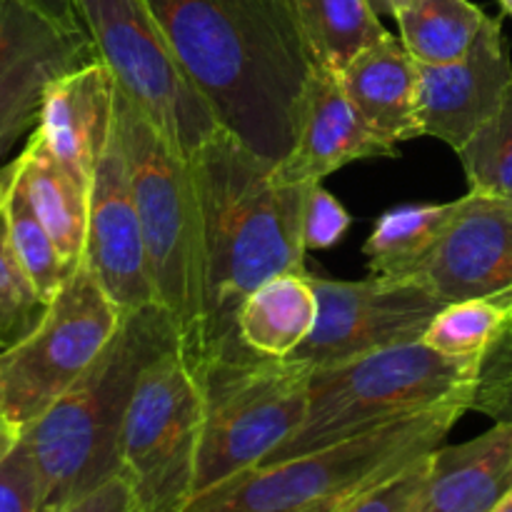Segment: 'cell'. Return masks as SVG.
I'll use <instances>...</instances> for the list:
<instances>
[{
    "mask_svg": "<svg viewBox=\"0 0 512 512\" xmlns=\"http://www.w3.org/2000/svg\"><path fill=\"white\" fill-rule=\"evenodd\" d=\"M338 78L360 118L380 138L398 148L423 135L418 120L420 65L400 38L388 35L383 43L360 53Z\"/></svg>",
    "mask_w": 512,
    "mask_h": 512,
    "instance_id": "cell-19",
    "label": "cell"
},
{
    "mask_svg": "<svg viewBox=\"0 0 512 512\" xmlns=\"http://www.w3.org/2000/svg\"><path fill=\"white\" fill-rule=\"evenodd\" d=\"M350 228V213L323 183L308 185L303 205V243L305 250L333 248Z\"/></svg>",
    "mask_w": 512,
    "mask_h": 512,
    "instance_id": "cell-32",
    "label": "cell"
},
{
    "mask_svg": "<svg viewBox=\"0 0 512 512\" xmlns=\"http://www.w3.org/2000/svg\"><path fill=\"white\" fill-rule=\"evenodd\" d=\"M470 190L512 203V85L490 120L458 150Z\"/></svg>",
    "mask_w": 512,
    "mask_h": 512,
    "instance_id": "cell-27",
    "label": "cell"
},
{
    "mask_svg": "<svg viewBox=\"0 0 512 512\" xmlns=\"http://www.w3.org/2000/svg\"><path fill=\"white\" fill-rule=\"evenodd\" d=\"M490 300L505 310V323L480 363L478 388L470 410H480L498 423L512 420V288Z\"/></svg>",
    "mask_w": 512,
    "mask_h": 512,
    "instance_id": "cell-29",
    "label": "cell"
},
{
    "mask_svg": "<svg viewBox=\"0 0 512 512\" xmlns=\"http://www.w3.org/2000/svg\"><path fill=\"white\" fill-rule=\"evenodd\" d=\"M45 303L20 268L8 240L5 218L0 215V348L18 343L35 328Z\"/></svg>",
    "mask_w": 512,
    "mask_h": 512,
    "instance_id": "cell-28",
    "label": "cell"
},
{
    "mask_svg": "<svg viewBox=\"0 0 512 512\" xmlns=\"http://www.w3.org/2000/svg\"><path fill=\"white\" fill-rule=\"evenodd\" d=\"M512 490V420L430 455V475L415 512H493Z\"/></svg>",
    "mask_w": 512,
    "mask_h": 512,
    "instance_id": "cell-18",
    "label": "cell"
},
{
    "mask_svg": "<svg viewBox=\"0 0 512 512\" xmlns=\"http://www.w3.org/2000/svg\"><path fill=\"white\" fill-rule=\"evenodd\" d=\"M80 263L123 313L155 303L143 230L118 130L95 165L90 183L88 235Z\"/></svg>",
    "mask_w": 512,
    "mask_h": 512,
    "instance_id": "cell-13",
    "label": "cell"
},
{
    "mask_svg": "<svg viewBox=\"0 0 512 512\" xmlns=\"http://www.w3.org/2000/svg\"><path fill=\"white\" fill-rule=\"evenodd\" d=\"M510 85L512 60L503 25L488 18L463 58L420 65V133L443 140L458 153L475 130L493 118Z\"/></svg>",
    "mask_w": 512,
    "mask_h": 512,
    "instance_id": "cell-14",
    "label": "cell"
},
{
    "mask_svg": "<svg viewBox=\"0 0 512 512\" xmlns=\"http://www.w3.org/2000/svg\"><path fill=\"white\" fill-rule=\"evenodd\" d=\"M123 315L78 263L35 328L0 350V413L23 430L35 423L88 373L118 333Z\"/></svg>",
    "mask_w": 512,
    "mask_h": 512,
    "instance_id": "cell-9",
    "label": "cell"
},
{
    "mask_svg": "<svg viewBox=\"0 0 512 512\" xmlns=\"http://www.w3.org/2000/svg\"><path fill=\"white\" fill-rule=\"evenodd\" d=\"M420 280L443 303L495 298L512 288V203L475 193L458 198L453 220Z\"/></svg>",
    "mask_w": 512,
    "mask_h": 512,
    "instance_id": "cell-15",
    "label": "cell"
},
{
    "mask_svg": "<svg viewBox=\"0 0 512 512\" xmlns=\"http://www.w3.org/2000/svg\"><path fill=\"white\" fill-rule=\"evenodd\" d=\"M458 200L438 205H400L373 225L363 253L380 278H420L453 220Z\"/></svg>",
    "mask_w": 512,
    "mask_h": 512,
    "instance_id": "cell-23",
    "label": "cell"
},
{
    "mask_svg": "<svg viewBox=\"0 0 512 512\" xmlns=\"http://www.w3.org/2000/svg\"><path fill=\"white\" fill-rule=\"evenodd\" d=\"M310 63L333 73L388 38L373 0H288Z\"/></svg>",
    "mask_w": 512,
    "mask_h": 512,
    "instance_id": "cell-22",
    "label": "cell"
},
{
    "mask_svg": "<svg viewBox=\"0 0 512 512\" xmlns=\"http://www.w3.org/2000/svg\"><path fill=\"white\" fill-rule=\"evenodd\" d=\"M220 128L280 163L293 148L310 55L288 0H148Z\"/></svg>",
    "mask_w": 512,
    "mask_h": 512,
    "instance_id": "cell-1",
    "label": "cell"
},
{
    "mask_svg": "<svg viewBox=\"0 0 512 512\" xmlns=\"http://www.w3.org/2000/svg\"><path fill=\"white\" fill-rule=\"evenodd\" d=\"M3 218L5 228H8L10 248H13L20 268L25 270L40 300L48 305L75 268H68L55 240L50 238L45 225L40 223L35 210L30 208L18 178L13 180L8 190V198H5L3 205Z\"/></svg>",
    "mask_w": 512,
    "mask_h": 512,
    "instance_id": "cell-25",
    "label": "cell"
},
{
    "mask_svg": "<svg viewBox=\"0 0 512 512\" xmlns=\"http://www.w3.org/2000/svg\"><path fill=\"white\" fill-rule=\"evenodd\" d=\"M115 130L128 160L155 303L190 355L203 320V220L193 168L118 88Z\"/></svg>",
    "mask_w": 512,
    "mask_h": 512,
    "instance_id": "cell-6",
    "label": "cell"
},
{
    "mask_svg": "<svg viewBox=\"0 0 512 512\" xmlns=\"http://www.w3.org/2000/svg\"><path fill=\"white\" fill-rule=\"evenodd\" d=\"M505 323V310L490 298L448 303L423 335V343L450 360L483 363Z\"/></svg>",
    "mask_w": 512,
    "mask_h": 512,
    "instance_id": "cell-26",
    "label": "cell"
},
{
    "mask_svg": "<svg viewBox=\"0 0 512 512\" xmlns=\"http://www.w3.org/2000/svg\"><path fill=\"white\" fill-rule=\"evenodd\" d=\"M73 5L115 88L185 160L223 130L148 0H73Z\"/></svg>",
    "mask_w": 512,
    "mask_h": 512,
    "instance_id": "cell-8",
    "label": "cell"
},
{
    "mask_svg": "<svg viewBox=\"0 0 512 512\" xmlns=\"http://www.w3.org/2000/svg\"><path fill=\"white\" fill-rule=\"evenodd\" d=\"M318 323V295L308 273H285L265 280L245 298L238 335L260 358L285 360L310 338Z\"/></svg>",
    "mask_w": 512,
    "mask_h": 512,
    "instance_id": "cell-21",
    "label": "cell"
},
{
    "mask_svg": "<svg viewBox=\"0 0 512 512\" xmlns=\"http://www.w3.org/2000/svg\"><path fill=\"white\" fill-rule=\"evenodd\" d=\"M500 8H503L505 15H510L512 18V0H500Z\"/></svg>",
    "mask_w": 512,
    "mask_h": 512,
    "instance_id": "cell-40",
    "label": "cell"
},
{
    "mask_svg": "<svg viewBox=\"0 0 512 512\" xmlns=\"http://www.w3.org/2000/svg\"><path fill=\"white\" fill-rule=\"evenodd\" d=\"M50 153L90 188L115 133V80L98 58L60 75L48 88L38 125Z\"/></svg>",
    "mask_w": 512,
    "mask_h": 512,
    "instance_id": "cell-17",
    "label": "cell"
},
{
    "mask_svg": "<svg viewBox=\"0 0 512 512\" xmlns=\"http://www.w3.org/2000/svg\"><path fill=\"white\" fill-rule=\"evenodd\" d=\"M20 440H23V428L0 413V463L18 448Z\"/></svg>",
    "mask_w": 512,
    "mask_h": 512,
    "instance_id": "cell-35",
    "label": "cell"
},
{
    "mask_svg": "<svg viewBox=\"0 0 512 512\" xmlns=\"http://www.w3.org/2000/svg\"><path fill=\"white\" fill-rule=\"evenodd\" d=\"M203 398L180 348L140 378L123 425L120 475L140 512H185L195 495Z\"/></svg>",
    "mask_w": 512,
    "mask_h": 512,
    "instance_id": "cell-10",
    "label": "cell"
},
{
    "mask_svg": "<svg viewBox=\"0 0 512 512\" xmlns=\"http://www.w3.org/2000/svg\"><path fill=\"white\" fill-rule=\"evenodd\" d=\"M95 60L85 30H65L20 0H0V165L38 125L60 75Z\"/></svg>",
    "mask_w": 512,
    "mask_h": 512,
    "instance_id": "cell-12",
    "label": "cell"
},
{
    "mask_svg": "<svg viewBox=\"0 0 512 512\" xmlns=\"http://www.w3.org/2000/svg\"><path fill=\"white\" fill-rule=\"evenodd\" d=\"M468 413L445 405L295 458L255 465L198 493L185 512H305L340 503L445 443Z\"/></svg>",
    "mask_w": 512,
    "mask_h": 512,
    "instance_id": "cell-5",
    "label": "cell"
},
{
    "mask_svg": "<svg viewBox=\"0 0 512 512\" xmlns=\"http://www.w3.org/2000/svg\"><path fill=\"white\" fill-rule=\"evenodd\" d=\"M28 8L38 10L40 15H45L48 20H53L55 25L65 30H85L83 23L78 18V10H75L73 0H20Z\"/></svg>",
    "mask_w": 512,
    "mask_h": 512,
    "instance_id": "cell-34",
    "label": "cell"
},
{
    "mask_svg": "<svg viewBox=\"0 0 512 512\" xmlns=\"http://www.w3.org/2000/svg\"><path fill=\"white\" fill-rule=\"evenodd\" d=\"M180 348L158 303L130 310L88 373L23 430L43 485V512H60L120 475L123 425L150 363Z\"/></svg>",
    "mask_w": 512,
    "mask_h": 512,
    "instance_id": "cell-3",
    "label": "cell"
},
{
    "mask_svg": "<svg viewBox=\"0 0 512 512\" xmlns=\"http://www.w3.org/2000/svg\"><path fill=\"white\" fill-rule=\"evenodd\" d=\"M15 178L28 198L30 208L58 245L68 268H78L88 235L90 188H85L45 145L43 135L33 130L15 158Z\"/></svg>",
    "mask_w": 512,
    "mask_h": 512,
    "instance_id": "cell-20",
    "label": "cell"
},
{
    "mask_svg": "<svg viewBox=\"0 0 512 512\" xmlns=\"http://www.w3.org/2000/svg\"><path fill=\"white\" fill-rule=\"evenodd\" d=\"M345 500H340V503H330V505H320V508H313V510H305V512H335L343 505Z\"/></svg>",
    "mask_w": 512,
    "mask_h": 512,
    "instance_id": "cell-39",
    "label": "cell"
},
{
    "mask_svg": "<svg viewBox=\"0 0 512 512\" xmlns=\"http://www.w3.org/2000/svg\"><path fill=\"white\" fill-rule=\"evenodd\" d=\"M60 512H140L138 503L133 498L128 480L123 475L108 480L98 490L88 493L85 498L75 500L73 505L63 508Z\"/></svg>",
    "mask_w": 512,
    "mask_h": 512,
    "instance_id": "cell-33",
    "label": "cell"
},
{
    "mask_svg": "<svg viewBox=\"0 0 512 512\" xmlns=\"http://www.w3.org/2000/svg\"><path fill=\"white\" fill-rule=\"evenodd\" d=\"M408 3V0H373L375 10H380V13H388V15H398V10L403 8V5Z\"/></svg>",
    "mask_w": 512,
    "mask_h": 512,
    "instance_id": "cell-37",
    "label": "cell"
},
{
    "mask_svg": "<svg viewBox=\"0 0 512 512\" xmlns=\"http://www.w3.org/2000/svg\"><path fill=\"white\" fill-rule=\"evenodd\" d=\"M308 278L318 295V323L290 360L313 368L423 340L435 315L448 305L420 278L373 275L358 283Z\"/></svg>",
    "mask_w": 512,
    "mask_h": 512,
    "instance_id": "cell-11",
    "label": "cell"
},
{
    "mask_svg": "<svg viewBox=\"0 0 512 512\" xmlns=\"http://www.w3.org/2000/svg\"><path fill=\"white\" fill-rule=\"evenodd\" d=\"M395 150L360 118L338 73L313 65L295 115L293 148L273 173L280 183L315 185L355 160L393 158Z\"/></svg>",
    "mask_w": 512,
    "mask_h": 512,
    "instance_id": "cell-16",
    "label": "cell"
},
{
    "mask_svg": "<svg viewBox=\"0 0 512 512\" xmlns=\"http://www.w3.org/2000/svg\"><path fill=\"white\" fill-rule=\"evenodd\" d=\"M15 180V158L8 160V163L0 165V215H3L5 198H8V190Z\"/></svg>",
    "mask_w": 512,
    "mask_h": 512,
    "instance_id": "cell-36",
    "label": "cell"
},
{
    "mask_svg": "<svg viewBox=\"0 0 512 512\" xmlns=\"http://www.w3.org/2000/svg\"><path fill=\"white\" fill-rule=\"evenodd\" d=\"M478 378L480 363L445 358L423 340L315 365L303 423L265 463L328 448L445 405L470 410Z\"/></svg>",
    "mask_w": 512,
    "mask_h": 512,
    "instance_id": "cell-4",
    "label": "cell"
},
{
    "mask_svg": "<svg viewBox=\"0 0 512 512\" xmlns=\"http://www.w3.org/2000/svg\"><path fill=\"white\" fill-rule=\"evenodd\" d=\"M493 512H512V490H510L508 495H505L503 500H500L498 505H495Z\"/></svg>",
    "mask_w": 512,
    "mask_h": 512,
    "instance_id": "cell-38",
    "label": "cell"
},
{
    "mask_svg": "<svg viewBox=\"0 0 512 512\" xmlns=\"http://www.w3.org/2000/svg\"><path fill=\"white\" fill-rule=\"evenodd\" d=\"M193 373L203 398L198 495L265 463L300 428L313 365L250 353L210 358Z\"/></svg>",
    "mask_w": 512,
    "mask_h": 512,
    "instance_id": "cell-7",
    "label": "cell"
},
{
    "mask_svg": "<svg viewBox=\"0 0 512 512\" xmlns=\"http://www.w3.org/2000/svg\"><path fill=\"white\" fill-rule=\"evenodd\" d=\"M400 43L420 65L463 58L488 15L470 0H408L395 15Z\"/></svg>",
    "mask_w": 512,
    "mask_h": 512,
    "instance_id": "cell-24",
    "label": "cell"
},
{
    "mask_svg": "<svg viewBox=\"0 0 512 512\" xmlns=\"http://www.w3.org/2000/svg\"><path fill=\"white\" fill-rule=\"evenodd\" d=\"M273 165L218 130L190 158L203 220V320L188 363L250 355L238 335L245 298L265 280L305 273L308 185L280 183Z\"/></svg>",
    "mask_w": 512,
    "mask_h": 512,
    "instance_id": "cell-2",
    "label": "cell"
},
{
    "mask_svg": "<svg viewBox=\"0 0 512 512\" xmlns=\"http://www.w3.org/2000/svg\"><path fill=\"white\" fill-rule=\"evenodd\" d=\"M0 512H43V485L25 440L0 463Z\"/></svg>",
    "mask_w": 512,
    "mask_h": 512,
    "instance_id": "cell-31",
    "label": "cell"
},
{
    "mask_svg": "<svg viewBox=\"0 0 512 512\" xmlns=\"http://www.w3.org/2000/svg\"><path fill=\"white\" fill-rule=\"evenodd\" d=\"M430 455L355 493L335 512H415L428 485Z\"/></svg>",
    "mask_w": 512,
    "mask_h": 512,
    "instance_id": "cell-30",
    "label": "cell"
},
{
    "mask_svg": "<svg viewBox=\"0 0 512 512\" xmlns=\"http://www.w3.org/2000/svg\"><path fill=\"white\" fill-rule=\"evenodd\" d=\"M0 350H3V348H0Z\"/></svg>",
    "mask_w": 512,
    "mask_h": 512,
    "instance_id": "cell-41",
    "label": "cell"
}]
</instances>
